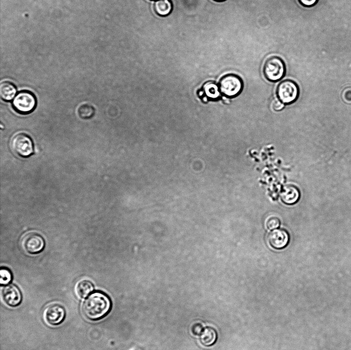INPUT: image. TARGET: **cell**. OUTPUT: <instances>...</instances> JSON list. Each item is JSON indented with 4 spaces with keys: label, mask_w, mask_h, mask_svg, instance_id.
Here are the masks:
<instances>
[{
    "label": "cell",
    "mask_w": 351,
    "mask_h": 350,
    "mask_svg": "<svg viewBox=\"0 0 351 350\" xmlns=\"http://www.w3.org/2000/svg\"><path fill=\"white\" fill-rule=\"evenodd\" d=\"M16 93L15 85L10 82L5 81L0 84V96L2 100L8 102L13 99Z\"/></svg>",
    "instance_id": "12"
},
{
    "label": "cell",
    "mask_w": 351,
    "mask_h": 350,
    "mask_svg": "<svg viewBox=\"0 0 351 350\" xmlns=\"http://www.w3.org/2000/svg\"><path fill=\"white\" fill-rule=\"evenodd\" d=\"M203 100H204V101L205 102H206L207 101V99L206 97H204V98H203Z\"/></svg>",
    "instance_id": "25"
},
{
    "label": "cell",
    "mask_w": 351,
    "mask_h": 350,
    "mask_svg": "<svg viewBox=\"0 0 351 350\" xmlns=\"http://www.w3.org/2000/svg\"><path fill=\"white\" fill-rule=\"evenodd\" d=\"M300 192L298 188L293 185L285 186L281 193L282 201L288 205H292L299 200Z\"/></svg>",
    "instance_id": "11"
},
{
    "label": "cell",
    "mask_w": 351,
    "mask_h": 350,
    "mask_svg": "<svg viewBox=\"0 0 351 350\" xmlns=\"http://www.w3.org/2000/svg\"><path fill=\"white\" fill-rule=\"evenodd\" d=\"M203 330V326L200 323L198 322L194 323L192 325L191 328L192 333L195 335H198L201 334Z\"/></svg>",
    "instance_id": "21"
},
{
    "label": "cell",
    "mask_w": 351,
    "mask_h": 350,
    "mask_svg": "<svg viewBox=\"0 0 351 350\" xmlns=\"http://www.w3.org/2000/svg\"><path fill=\"white\" fill-rule=\"evenodd\" d=\"M11 147L12 150L21 157H29L33 152L32 141L25 133L16 134L11 140Z\"/></svg>",
    "instance_id": "6"
},
{
    "label": "cell",
    "mask_w": 351,
    "mask_h": 350,
    "mask_svg": "<svg viewBox=\"0 0 351 350\" xmlns=\"http://www.w3.org/2000/svg\"><path fill=\"white\" fill-rule=\"evenodd\" d=\"M66 315L64 308L60 304H53L48 306L44 312V319L51 325H58L64 321Z\"/></svg>",
    "instance_id": "7"
},
{
    "label": "cell",
    "mask_w": 351,
    "mask_h": 350,
    "mask_svg": "<svg viewBox=\"0 0 351 350\" xmlns=\"http://www.w3.org/2000/svg\"><path fill=\"white\" fill-rule=\"evenodd\" d=\"M286 72V64L281 57L272 55L265 60L263 73L267 81L273 83L279 82L285 76Z\"/></svg>",
    "instance_id": "2"
},
{
    "label": "cell",
    "mask_w": 351,
    "mask_h": 350,
    "mask_svg": "<svg viewBox=\"0 0 351 350\" xmlns=\"http://www.w3.org/2000/svg\"><path fill=\"white\" fill-rule=\"evenodd\" d=\"M2 296L5 303L11 307L19 305L22 300L20 290L13 284L8 285L4 287L2 290Z\"/></svg>",
    "instance_id": "9"
},
{
    "label": "cell",
    "mask_w": 351,
    "mask_h": 350,
    "mask_svg": "<svg viewBox=\"0 0 351 350\" xmlns=\"http://www.w3.org/2000/svg\"><path fill=\"white\" fill-rule=\"evenodd\" d=\"M204 89L207 95L212 99H218L220 97L219 87L214 82L210 81L204 84Z\"/></svg>",
    "instance_id": "16"
},
{
    "label": "cell",
    "mask_w": 351,
    "mask_h": 350,
    "mask_svg": "<svg viewBox=\"0 0 351 350\" xmlns=\"http://www.w3.org/2000/svg\"><path fill=\"white\" fill-rule=\"evenodd\" d=\"M280 224L279 219L274 217L269 218L266 222V226L270 230L275 229Z\"/></svg>",
    "instance_id": "19"
},
{
    "label": "cell",
    "mask_w": 351,
    "mask_h": 350,
    "mask_svg": "<svg viewBox=\"0 0 351 350\" xmlns=\"http://www.w3.org/2000/svg\"><path fill=\"white\" fill-rule=\"evenodd\" d=\"M217 339V334L214 329L207 327L204 329L200 334V340L201 343L206 346L213 344Z\"/></svg>",
    "instance_id": "14"
},
{
    "label": "cell",
    "mask_w": 351,
    "mask_h": 350,
    "mask_svg": "<svg viewBox=\"0 0 351 350\" xmlns=\"http://www.w3.org/2000/svg\"><path fill=\"white\" fill-rule=\"evenodd\" d=\"M154 10L159 16L164 17L169 15L173 10V4L171 0H158L154 4Z\"/></svg>",
    "instance_id": "13"
},
{
    "label": "cell",
    "mask_w": 351,
    "mask_h": 350,
    "mask_svg": "<svg viewBox=\"0 0 351 350\" xmlns=\"http://www.w3.org/2000/svg\"><path fill=\"white\" fill-rule=\"evenodd\" d=\"M319 0H298L299 3L304 7L310 8L317 4Z\"/></svg>",
    "instance_id": "22"
},
{
    "label": "cell",
    "mask_w": 351,
    "mask_h": 350,
    "mask_svg": "<svg viewBox=\"0 0 351 350\" xmlns=\"http://www.w3.org/2000/svg\"><path fill=\"white\" fill-rule=\"evenodd\" d=\"M151 1H158V0H151Z\"/></svg>",
    "instance_id": "26"
},
{
    "label": "cell",
    "mask_w": 351,
    "mask_h": 350,
    "mask_svg": "<svg viewBox=\"0 0 351 350\" xmlns=\"http://www.w3.org/2000/svg\"><path fill=\"white\" fill-rule=\"evenodd\" d=\"M300 95V89L297 83L290 79L280 82L276 88V98L285 105L294 103Z\"/></svg>",
    "instance_id": "4"
},
{
    "label": "cell",
    "mask_w": 351,
    "mask_h": 350,
    "mask_svg": "<svg viewBox=\"0 0 351 350\" xmlns=\"http://www.w3.org/2000/svg\"><path fill=\"white\" fill-rule=\"evenodd\" d=\"M22 244L24 249L27 252L35 254L42 251L44 247L45 242L41 236L31 232L24 237Z\"/></svg>",
    "instance_id": "8"
},
{
    "label": "cell",
    "mask_w": 351,
    "mask_h": 350,
    "mask_svg": "<svg viewBox=\"0 0 351 350\" xmlns=\"http://www.w3.org/2000/svg\"><path fill=\"white\" fill-rule=\"evenodd\" d=\"M213 1H214V2H218V3H221V2H225L227 0H213Z\"/></svg>",
    "instance_id": "23"
},
{
    "label": "cell",
    "mask_w": 351,
    "mask_h": 350,
    "mask_svg": "<svg viewBox=\"0 0 351 350\" xmlns=\"http://www.w3.org/2000/svg\"><path fill=\"white\" fill-rule=\"evenodd\" d=\"M95 113L94 108L90 105L84 104L79 106L78 109V114L79 117L83 120H88L92 118Z\"/></svg>",
    "instance_id": "17"
},
{
    "label": "cell",
    "mask_w": 351,
    "mask_h": 350,
    "mask_svg": "<svg viewBox=\"0 0 351 350\" xmlns=\"http://www.w3.org/2000/svg\"><path fill=\"white\" fill-rule=\"evenodd\" d=\"M203 93H204V92L202 91H200L199 92V95H202L203 94Z\"/></svg>",
    "instance_id": "24"
},
{
    "label": "cell",
    "mask_w": 351,
    "mask_h": 350,
    "mask_svg": "<svg viewBox=\"0 0 351 350\" xmlns=\"http://www.w3.org/2000/svg\"><path fill=\"white\" fill-rule=\"evenodd\" d=\"M289 240L288 232L282 229H275L269 235L268 241L274 248L280 249L286 247Z\"/></svg>",
    "instance_id": "10"
},
{
    "label": "cell",
    "mask_w": 351,
    "mask_h": 350,
    "mask_svg": "<svg viewBox=\"0 0 351 350\" xmlns=\"http://www.w3.org/2000/svg\"><path fill=\"white\" fill-rule=\"evenodd\" d=\"M94 287L89 281L84 280L80 281L76 286V291L81 298H87L94 290Z\"/></svg>",
    "instance_id": "15"
},
{
    "label": "cell",
    "mask_w": 351,
    "mask_h": 350,
    "mask_svg": "<svg viewBox=\"0 0 351 350\" xmlns=\"http://www.w3.org/2000/svg\"><path fill=\"white\" fill-rule=\"evenodd\" d=\"M112 302L104 293L95 291L91 293L84 301L82 310L86 318L98 321L105 317L110 312Z\"/></svg>",
    "instance_id": "1"
},
{
    "label": "cell",
    "mask_w": 351,
    "mask_h": 350,
    "mask_svg": "<svg viewBox=\"0 0 351 350\" xmlns=\"http://www.w3.org/2000/svg\"><path fill=\"white\" fill-rule=\"evenodd\" d=\"M36 104V100L34 95L27 90L19 92L12 101L13 109L22 114H27L32 112Z\"/></svg>",
    "instance_id": "5"
},
{
    "label": "cell",
    "mask_w": 351,
    "mask_h": 350,
    "mask_svg": "<svg viewBox=\"0 0 351 350\" xmlns=\"http://www.w3.org/2000/svg\"><path fill=\"white\" fill-rule=\"evenodd\" d=\"M219 89L221 94L228 99L238 96L244 88V82L238 75L230 73L223 75L219 81Z\"/></svg>",
    "instance_id": "3"
},
{
    "label": "cell",
    "mask_w": 351,
    "mask_h": 350,
    "mask_svg": "<svg viewBox=\"0 0 351 350\" xmlns=\"http://www.w3.org/2000/svg\"><path fill=\"white\" fill-rule=\"evenodd\" d=\"M0 283L1 285H7L11 281L12 275L10 270L5 267H2L0 270Z\"/></svg>",
    "instance_id": "18"
},
{
    "label": "cell",
    "mask_w": 351,
    "mask_h": 350,
    "mask_svg": "<svg viewBox=\"0 0 351 350\" xmlns=\"http://www.w3.org/2000/svg\"><path fill=\"white\" fill-rule=\"evenodd\" d=\"M285 106L277 98L273 100L272 103V108L275 111L282 110L285 108Z\"/></svg>",
    "instance_id": "20"
}]
</instances>
